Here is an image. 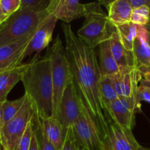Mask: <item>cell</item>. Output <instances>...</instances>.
Here are the masks:
<instances>
[{"label":"cell","instance_id":"cell-1","mask_svg":"<svg viewBox=\"0 0 150 150\" xmlns=\"http://www.w3.org/2000/svg\"><path fill=\"white\" fill-rule=\"evenodd\" d=\"M65 51L81 103L103 136L111 119L105 113L100 92L101 73L94 48L81 40L68 23H62Z\"/></svg>","mask_w":150,"mask_h":150},{"label":"cell","instance_id":"cell-2","mask_svg":"<svg viewBox=\"0 0 150 150\" xmlns=\"http://www.w3.org/2000/svg\"><path fill=\"white\" fill-rule=\"evenodd\" d=\"M25 94L32 101L39 117L52 116L54 86L52 64L49 50L43 57L39 54L31 60V64L21 80Z\"/></svg>","mask_w":150,"mask_h":150},{"label":"cell","instance_id":"cell-3","mask_svg":"<svg viewBox=\"0 0 150 150\" xmlns=\"http://www.w3.org/2000/svg\"><path fill=\"white\" fill-rule=\"evenodd\" d=\"M49 15L46 10L19 9L0 25V47L29 36Z\"/></svg>","mask_w":150,"mask_h":150},{"label":"cell","instance_id":"cell-4","mask_svg":"<svg viewBox=\"0 0 150 150\" xmlns=\"http://www.w3.org/2000/svg\"><path fill=\"white\" fill-rule=\"evenodd\" d=\"M115 29L108 16L105 14L98 2H93L92 8L85 16L83 26L77 32V36L95 49L102 42L108 40Z\"/></svg>","mask_w":150,"mask_h":150},{"label":"cell","instance_id":"cell-5","mask_svg":"<svg viewBox=\"0 0 150 150\" xmlns=\"http://www.w3.org/2000/svg\"><path fill=\"white\" fill-rule=\"evenodd\" d=\"M52 64V81L54 86L52 117L57 118L62 97L69 82L73 79L65 48L59 35H57L49 49Z\"/></svg>","mask_w":150,"mask_h":150},{"label":"cell","instance_id":"cell-6","mask_svg":"<svg viewBox=\"0 0 150 150\" xmlns=\"http://www.w3.org/2000/svg\"><path fill=\"white\" fill-rule=\"evenodd\" d=\"M34 114L35 108L32 101L26 95L24 103L18 113L10 121L2 126L0 145L3 149L15 150L16 149L28 125L32 121Z\"/></svg>","mask_w":150,"mask_h":150},{"label":"cell","instance_id":"cell-7","mask_svg":"<svg viewBox=\"0 0 150 150\" xmlns=\"http://www.w3.org/2000/svg\"><path fill=\"white\" fill-rule=\"evenodd\" d=\"M79 146L86 150H103V141L98 126L81 103V113L73 125Z\"/></svg>","mask_w":150,"mask_h":150},{"label":"cell","instance_id":"cell-8","mask_svg":"<svg viewBox=\"0 0 150 150\" xmlns=\"http://www.w3.org/2000/svg\"><path fill=\"white\" fill-rule=\"evenodd\" d=\"M81 113V101L73 77L62 97L57 118L63 127L67 130L77 121Z\"/></svg>","mask_w":150,"mask_h":150},{"label":"cell","instance_id":"cell-9","mask_svg":"<svg viewBox=\"0 0 150 150\" xmlns=\"http://www.w3.org/2000/svg\"><path fill=\"white\" fill-rule=\"evenodd\" d=\"M110 77L119 98H133L136 100L138 88L142 79L138 66L120 67L117 73Z\"/></svg>","mask_w":150,"mask_h":150},{"label":"cell","instance_id":"cell-10","mask_svg":"<svg viewBox=\"0 0 150 150\" xmlns=\"http://www.w3.org/2000/svg\"><path fill=\"white\" fill-rule=\"evenodd\" d=\"M142 111V106L133 98H118L111 105L108 116L113 122L127 131H132L135 116Z\"/></svg>","mask_w":150,"mask_h":150},{"label":"cell","instance_id":"cell-11","mask_svg":"<svg viewBox=\"0 0 150 150\" xmlns=\"http://www.w3.org/2000/svg\"><path fill=\"white\" fill-rule=\"evenodd\" d=\"M103 150H135L139 144L132 131L122 128L110 120L102 137Z\"/></svg>","mask_w":150,"mask_h":150},{"label":"cell","instance_id":"cell-12","mask_svg":"<svg viewBox=\"0 0 150 150\" xmlns=\"http://www.w3.org/2000/svg\"><path fill=\"white\" fill-rule=\"evenodd\" d=\"M93 5L89 4H81L79 0H51L47 11L55 16L58 20L64 23L85 17Z\"/></svg>","mask_w":150,"mask_h":150},{"label":"cell","instance_id":"cell-13","mask_svg":"<svg viewBox=\"0 0 150 150\" xmlns=\"http://www.w3.org/2000/svg\"><path fill=\"white\" fill-rule=\"evenodd\" d=\"M57 20L58 19L51 14L48 15L44 19L35 31L27 48L25 50L23 59L35 52L40 54L45 48H48L53 40V32Z\"/></svg>","mask_w":150,"mask_h":150},{"label":"cell","instance_id":"cell-14","mask_svg":"<svg viewBox=\"0 0 150 150\" xmlns=\"http://www.w3.org/2000/svg\"><path fill=\"white\" fill-rule=\"evenodd\" d=\"M35 32L26 38L0 47V73L21 64L25 50Z\"/></svg>","mask_w":150,"mask_h":150},{"label":"cell","instance_id":"cell-15","mask_svg":"<svg viewBox=\"0 0 150 150\" xmlns=\"http://www.w3.org/2000/svg\"><path fill=\"white\" fill-rule=\"evenodd\" d=\"M31 64V61L23 63L10 70L0 73V103L7 100V95L13 88L22 80L23 75Z\"/></svg>","mask_w":150,"mask_h":150},{"label":"cell","instance_id":"cell-16","mask_svg":"<svg viewBox=\"0 0 150 150\" xmlns=\"http://www.w3.org/2000/svg\"><path fill=\"white\" fill-rule=\"evenodd\" d=\"M38 118L50 142L54 144L57 150H61L67 130L63 127L58 119L52 116L49 117H38Z\"/></svg>","mask_w":150,"mask_h":150},{"label":"cell","instance_id":"cell-17","mask_svg":"<svg viewBox=\"0 0 150 150\" xmlns=\"http://www.w3.org/2000/svg\"><path fill=\"white\" fill-rule=\"evenodd\" d=\"M109 43L113 57L120 67L138 66L133 52L127 51L120 41L118 34L116 31V26L109 39Z\"/></svg>","mask_w":150,"mask_h":150},{"label":"cell","instance_id":"cell-18","mask_svg":"<svg viewBox=\"0 0 150 150\" xmlns=\"http://www.w3.org/2000/svg\"><path fill=\"white\" fill-rule=\"evenodd\" d=\"M133 8L129 0H116L108 8V18L114 26L130 23Z\"/></svg>","mask_w":150,"mask_h":150},{"label":"cell","instance_id":"cell-19","mask_svg":"<svg viewBox=\"0 0 150 150\" xmlns=\"http://www.w3.org/2000/svg\"><path fill=\"white\" fill-rule=\"evenodd\" d=\"M99 67L102 76H111L120 70V67L113 57L109 40L99 45Z\"/></svg>","mask_w":150,"mask_h":150},{"label":"cell","instance_id":"cell-20","mask_svg":"<svg viewBox=\"0 0 150 150\" xmlns=\"http://www.w3.org/2000/svg\"><path fill=\"white\" fill-rule=\"evenodd\" d=\"M116 31L125 48L128 51L133 52L134 41L137 38L138 25L130 22L116 26Z\"/></svg>","mask_w":150,"mask_h":150},{"label":"cell","instance_id":"cell-21","mask_svg":"<svg viewBox=\"0 0 150 150\" xmlns=\"http://www.w3.org/2000/svg\"><path fill=\"white\" fill-rule=\"evenodd\" d=\"M100 92L105 113L108 116L110 105L119 98L110 76H102L100 79Z\"/></svg>","mask_w":150,"mask_h":150},{"label":"cell","instance_id":"cell-22","mask_svg":"<svg viewBox=\"0 0 150 150\" xmlns=\"http://www.w3.org/2000/svg\"><path fill=\"white\" fill-rule=\"evenodd\" d=\"M133 54L138 66L150 67V46L149 42L136 38L133 45Z\"/></svg>","mask_w":150,"mask_h":150},{"label":"cell","instance_id":"cell-23","mask_svg":"<svg viewBox=\"0 0 150 150\" xmlns=\"http://www.w3.org/2000/svg\"><path fill=\"white\" fill-rule=\"evenodd\" d=\"M26 95L14 100H6L1 103V121L2 126L12 120L18 113L24 103Z\"/></svg>","mask_w":150,"mask_h":150},{"label":"cell","instance_id":"cell-24","mask_svg":"<svg viewBox=\"0 0 150 150\" xmlns=\"http://www.w3.org/2000/svg\"><path fill=\"white\" fill-rule=\"evenodd\" d=\"M32 126H33V131L38 139L40 150H57L54 144L47 137L35 111L32 118Z\"/></svg>","mask_w":150,"mask_h":150},{"label":"cell","instance_id":"cell-25","mask_svg":"<svg viewBox=\"0 0 150 150\" xmlns=\"http://www.w3.org/2000/svg\"><path fill=\"white\" fill-rule=\"evenodd\" d=\"M150 7L143 5L134 8L132 13L130 22L136 25L146 26L149 22Z\"/></svg>","mask_w":150,"mask_h":150},{"label":"cell","instance_id":"cell-26","mask_svg":"<svg viewBox=\"0 0 150 150\" xmlns=\"http://www.w3.org/2000/svg\"><path fill=\"white\" fill-rule=\"evenodd\" d=\"M50 1L51 0H21V4L20 9L41 11L46 10Z\"/></svg>","mask_w":150,"mask_h":150},{"label":"cell","instance_id":"cell-27","mask_svg":"<svg viewBox=\"0 0 150 150\" xmlns=\"http://www.w3.org/2000/svg\"><path fill=\"white\" fill-rule=\"evenodd\" d=\"M32 136H33V126H32V120L15 150H29L32 143Z\"/></svg>","mask_w":150,"mask_h":150},{"label":"cell","instance_id":"cell-28","mask_svg":"<svg viewBox=\"0 0 150 150\" xmlns=\"http://www.w3.org/2000/svg\"><path fill=\"white\" fill-rule=\"evenodd\" d=\"M61 150H80V146L75 137L73 126L67 130L65 139Z\"/></svg>","mask_w":150,"mask_h":150},{"label":"cell","instance_id":"cell-29","mask_svg":"<svg viewBox=\"0 0 150 150\" xmlns=\"http://www.w3.org/2000/svg\"><path fill=\"white\" fill-rule=\"evenodd\" d=\"M21 0H0V6L3 13L10 16L20 9Z\"/></svg>","mask_w":150,"mask_h":150},{"label":"cell","instance_id":"cell-30","mask_svg":"<svg viewBox=\"0 0 150 150\" xmlns=\"http://www.w3.org/2000/svg\"><path fill=\"white\" fill-rule=\"evenodd\" d=\"M136 101L139 105H142V101H145L150 103V91L149 89L139 85L136 95Z\"/></svg>","mask_w":150,"mask_h":150},{"label":"cell","instance_id":"cell-31","mask_svg":"<svg viewBox=\"0 0 150 150\" xmlns=\"http://www.w3.org/2000/svg\"><path fill=\"white\" fill-rule=\"evenodd\" d=\"M133 9L140 6L146 5L150 7V0H129Z\"/></svg>","mask_w":150,"mask_h":150},{"label":"cell","instance_id":"cell-32","mask_svg":"<svg viewBox=\"0 0 150 150\" xmlns=\"http://www.w3.org/2000/svg\"><path fill=\"white\" fill-rule=\"evenodd\" d=\"M139 68L140 70L142 78L150 81V67H144V66H139Z\"/></svg>","mask_w":150,"mask_h":150},{"label":"cell","instance_id":"cell-33","mask_svg":"<svg viewBox=\"0 0 150 150\" xmlns=\"http://www.w3.org/2000/svg\"><path fill=\"white\" fill-rule=\"evenodd\" d=\"M29 150H40L39 146H38V139H37V137L36 136H35L34 131H33V136H32V143H31V146H30V148H29Z\"/></svg>","mask_w":150,"mask_h":150},{"label":"cell","instance_id":"cell-34","mask_svg":"<svg viewBox=\"0 0 150 150\" xmlns=\"http://www.w3.org/2000/svg\"><path fill=\"white\" fill-rule=\"evenodd\" d=\"M114 1H116V0H98V3H99L100 4L104 5L108 10V8L110 7L111 4H112Z\"/></svg>","mask_w":150,"mask_h":150},{"label":"cell","instance_id":"cell-35","mask_svg":"<svg viewBox=\"0 0 150 150\" xmlns=\"http://www.w3.org/2000/svg\"><path fill=\"white\" fill-rule=\"evenodd\" d=\"M139 85H141V86H144V87H146V89H148L150 91V81H149L146 80V79L142 78V80L140 81Z\"/></svg>","mask_w":150,"mask_h":150},{"label":"cell","instance_id":"cell-36","mask_svg":"<svg viewBox=\"0 0 150 150\" xmlns=\"http://www.w3.org/2000/svg\"><path fill=\"white\" fill-rule=\"evenodd\" d=\"M8 17L9 16H5V15L3 13L2 10H1V6H0V19H1V20H3L4 21H5Z\"/></svg>","mask_w":150,"mask_h":150},{"label":"cell","instance_id":"cell-37","mask_svg":"<svg viewBox=\"0 0 150 150\" xmlns=\"http://www.w3.org/2000/svg\"><path fill=\"white\" fill-rule=\"evenodd\" d=\"M1 103H0V137H1V131L2 128V121H1Z\"/></svg>","mask_w":150,"mask_h":150},{"label":"cell","instance_id":"cell-38","mask_svg":"<svg viewBox=\"0 0 150 150\" xmlns=\"http://www.w3.org/2000/svg\"><path fill=\"white\" fill-rule=\"evenodd\" d=\"M135 150H150V149H148V148H145V147H144V146H141L140 144H139L137 146H136Z\"/></svg>","mask_w":150,"mask_h":150},{"label":"cell","instance_id":"cell-39","mask_svg":"<svg viewBox=\"0 0 150 150\" xmlns=\"http://www.w3.org/2000/svg\"><path fill=\"white\" fill-rule=\"evenodd\" d=\"M146 29H147V31L148 32H149V33L150 34V23L149 22V23H148L147 25H146Z\"/></svg>","mask_w":150,"mask_h":150},{"label":"cell","instance_id":"cell-40","mask_svg":"<svg viewBox=\"0 0 150 150\" xmlns=\"http://www.w3.org/2000/svg\"><path fill=\"white\" fill-rule=\"evenodd\" d=\"M3 22H4V21H3V20H1V19H0V25H1V23H3Z\"/></svg>","mask_w":150,"mask_h":150},{"label":"cell","instance_id":"cell-41","mask_svg":"<svg viewBox=\"0 0 150 150\" xmlns=\"http://www.w3.org/2000/svg\"><path fill=\"white\" fill-rule=\"evenodd\" d=\"M149 45L150 46V34H149Z\"/></svg>","mask_w":150,"mask_h":150},{"label":"cell","instance_id":"cell-42","mask_svg":"<svg viewBox=\"0 0 150 150\" xmlns=\"http://www.w3.org/2000/svg\"><path fill=\"white\" fill-rule=\"evenodd\" d=\"M80 150H86V149H82V148H81V147H80Z\"/></svg>","mask_w":150,"mask_h":150},{"label":"cell","instance_id":"cell-43","mask_svg":"<svg viewBox=\"0 0 150 150\" xmlns=\"http://www.w3.org/2000/svg\"><path fill=\"white\" fill-rule=\"evenodd\" d=\"M0 150H1V145H0Z\"/></svg>","mask_w":150,"mask_h":150},{"label":"cell","instance_id":"cell-44","mask_svg":"<svg viewBox=\"0 0 150 150\" xmlns=\"http://www.w3.org/2000/svg\"><path fill=\"white\" fill-rule=\"evenodd\" d=\"M149 23H150V15H149Z\"/></svg>","mask_w":150,"mask_h":150}]
</instances>
